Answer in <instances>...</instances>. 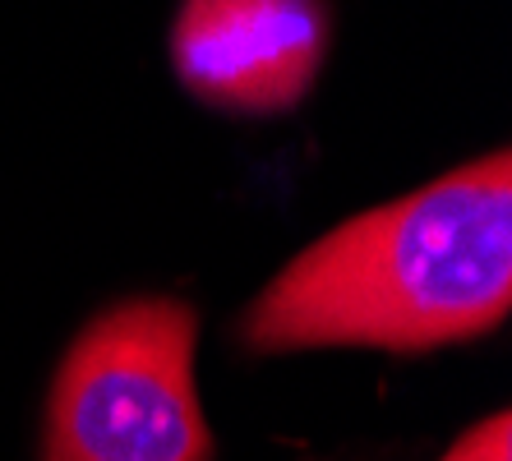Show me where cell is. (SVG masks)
<instances>
[{"label":"cell","mask_w":512,"mask_h":461,"mask_svg":"<svg viewBox=\"0 0 512 461\" xmlns=\"http://www.w3.org/2000/svg\"><path fill=\"white\" fill-rule=\"evenodd\" d=\"M439 461H512V415L494 411L476 429H466L453 452H443Z\"/></svg>","instance_id":"4"},{"label":"cell","mask_w":512,"mask_h":461,"mask_svg":"<svg viewBox=\"0 0 512 461\" xmlns=\"http://www.w3.org/2000/svg\"><path fill=\"white\" fill-rule=\"evenodd\" d=\"M508 309L512 153L494 148L300 249L240 314V342L429 351L499 328Z\"/></svg>","instance_id":"1"},{"label":"cell","mask_w":512,"mask_h":461,"mask_svg":"<svg viewBox=\"0 0 512 461\" xmlns=\"http://www.w3.org/2000/svg\"><path fill=\"white\" fill-rule=\"evenodd\" d=\"M194 342L199 319L180 296L102 309L56 369L42 461H213Z\"/></svg>","instance_id":"2"},{"label":"cell","mask_w":512,"mask_h":461,"mask_svg":"<svg viewBox=\"0 0 512 461\" xmlns=\"http://www.w3.org/2000/svg\"><path fill=\"white\" fill-rule=\"evenodd\" d=\"M328 37V0H180L171 65L208 107L273 116L314 88Z\"/></svg>","instance_id":"3"}]
</instances>
